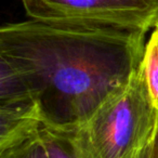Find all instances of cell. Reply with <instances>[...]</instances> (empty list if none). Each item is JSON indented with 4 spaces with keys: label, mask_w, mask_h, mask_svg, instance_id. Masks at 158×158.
<instances>
[{
    "label": "cell",
    "mask_w": 158,
    "mask_h": 158,
    "mask_svg": "<svg viewBox=\"0 0 158 158\" xmlns=\"http://www.w3.org/2000/svg\"><path fill=\"white\" fill-rule=\"evenodd\" d=\"M147 158H158V125L156 129V133L154 136V140L151 144L148 152V157Z\"/></svg>",
    "instance_id": "obj_9"
},
{
    "label": "cell",
    "mask_w": 158,
    "mask_h": 158,
    "mask_svg": "<svg viewBox=\"0 0 158 158\" xmlns=\"http://www.w3.org/2000/svg\"><path fill=\"white\" fill-rule=\"evenodd\" d=\"M42 117L35 100L0 105V154L39 135Z\"/></svg>",
    "instance_id": "obj_4"
},
{
    "label": "cell",
    "mask_w": 158,
    "mask_h": 158,
    "mask_svg": "<svg viewBox=\"0 0 158 158\" xmlns=\"http://www.w3.org/2000/svg\"><path fill=\"white\" fill-rule=\"evenodd\" d=\"M142 69L151 99L158 110V26L154 27L153 33L146 42Z\"/></svg>",
    "instance_id": "obj_6"
},
{
    "label": "cell",
    "mask_w": 158,
    "mask_h": 158,
    "mask_svg": "<svg viewBox=\"0 0 158 158\" xmlns=\"http://www.w3.org/2000/svg\"><path fill=\"white\" fill-rule=\"evenodd\" d=\"M31 20L147 31L158 24V0H22Z\"/></svg>",
    "instance_id": "obj_3"
},
{
    "label": "cell",
    "mask_w": 158,
    "mask_h": 158,
    "mask_svg": "<svg viewBox=\"0 0 158 158\" xmlns=\"http://www.w3.org/2000/svg\"><path fill=\"white\" fill-rule=\"evenodd\" d=\"M0 158H49V156L38 135L12 151L0 154Z\"/></svg>",
    "instance_id": "obj_8"
},
{
    "label": "cell",
    "mask_w": 158,
    "mask_h": 158,
    "mask_svg": "<svg viewBox=\"0 0 158 158\" xmlns=\"http://www.w3.org/2000/svg\"><path fill=\"white\" fill-rule=\"evenodd\" d=\"M156 26H158V24H157V25H156Z\"/></svg>",
    "instance_id": "obj_10"
},
{
    "label": "cell",
    "mask_w": 158,
    "mask_h": 158,
    "mask_svg": "<svg viewBox=\"0 0 158 158\" xmlns=\"http://www.w3.org/2000/svg\"><path fill=\"white\" fill-rule=\"evenodd\" d=\"M146 31L31 20L0 29V59L29 87L47 128L73 132L140 68Z\"/></svg>",
    "instance_id": "obj_1"
},
{
    "label": "cell",
    "mask_w": 158,
    "mask_h": 158,
    "mask_svg": "<svg viewBox=\"0 0 158 158\" xmlns=\"http://www.w3.org/2000/svg\"><path fill=\"white\" fill-rule=\"evenodd\" d=\"M39 135L49 158H78L68 132L53 130L42 125Z\"/></svg>",
    "instance_id": "obj_7"
},
{
    "label": "cell",
    "mask_w": 158,
    "mask_h": 158,
    "mask_svg": "<svg viewBox=\"0 0 158 158\" xmlns=\"http://www.w3.org/2000/svg\"><path fill=\"white\" fill-rule=\"evenodd\" d=\"M158 125L142 64L130 81L84 126L68 132L78 158H141Z\"/></svg>",
    "instance_id": "obj_2"
},
{
    "label": "cell",
    "mask_w": 158,
    "mask_h": 158,
    "mask_svg": "<svg viewBox=\"0 0 158 158\" xmlns=\"http://www.w3.org/2000/svg\"><path fill=\"white\" fill-rule=\"evenodd\" d=\"M35 100L23 76L0 59V105Z\"/></svg>",
    "instance_id": "obj_5"
}]
</instances>
